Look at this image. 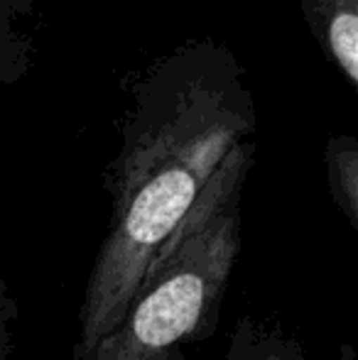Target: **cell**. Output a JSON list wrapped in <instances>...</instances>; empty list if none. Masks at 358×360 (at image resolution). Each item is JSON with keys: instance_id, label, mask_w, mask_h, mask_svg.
Returning a JSON list of instances; mask_svg holds the SVG:
<instances>
[{"instance_id": "3957f363", "label": "cell", "mask_w": 358, "mask_h": 360, "mask_svg": "<svg viewBox=\"0 0 358 360\" xmlns=\"http://www.w3.org/2000/svg\"><path fill=\"white\" fill-rule=\"evenodd\" d=\"M329 42L336 62L344 67L351 81L358 79V18L346 10L339 13L329 25Z\"/></svg>"}, {"instance_id": "7a4b0ae2", "label": "cell", "mask_w": 358, "mask_h": 360, "mask_svg": "<svg viewBox=\"0 0 358 360\" xmlns=\"http://www.w3.org/2000/svg\"><path fill=\"white\" fill-rule=\"evenodd\" d=\"M339 353V360H358L351 343H344ZM224 360H309V356L295 336H287L277 326H268L253 316H243L231 331Z\"/></svg>"}, {"instance_id": "277c9868", "label": "cell", "mask_w": 358, "mask_h": 360, "mask_svg": "<svg viewBox=\"0 0 358 360\" xmlns=\"http://www.w3.org/2000/svg\"><path fill=\"white\" fill-rule=\"evenodd\" d=\"M331 184L339 209L344 211L351 226L358 228V179H356V157H336L331 165Z\"/></svg>"}, {"instance_id": "5b68a950", "label": "cell", "mask_w": 358, "mask_h": 360, "mask_svg": "<svg viewBox=\"0 0 358 360\" xmlns=\"http://www.w3.org/2000/svg\"><path fill=\"white\" fill-rule=\"evenodd\" d=\"M18 302H15L5 277L0 275V360H13L15 356V321H18Z\"/></svg>"}, {"instance_id": "6da1fadb", "label": "cell", "mask_w": 358, "mask_h": 360, "mask_svg": "<svg viewBox=\"0 0 358 360\" xmlns=\"http://www.w3.org/2000/svg\"><path fill=\"white\" fill-rule=\"evenodd\" d=\"M241 252L238 167L204 184L106 336L69 360H186L214 336Z\"/></svg>"}]
</instances>
